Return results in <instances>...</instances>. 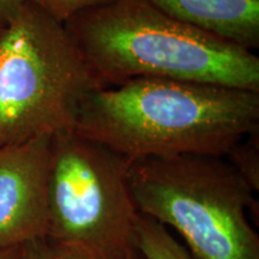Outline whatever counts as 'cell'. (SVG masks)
Returning <instances> with one entry per match:
<instances>
[{"label":"cell","instance_id":"cell-10","mask_svg":"<svg viewBox=\"0 0 259 259\" xmlns=\"http://www.w3.org/2000/svg\"><path fill=\"white\" fill-rule=\"evenodd\" d=\"M54 19L65 23L73 16L89 9L105 5L113 0H29Z\"/></svg>","mask_w":259,"mask_h":259},{"label":"cell","instance_id":"cell-13","mask_svg":"<svg viewBox=\"0 0 259 259\" xmlns=\"http://www.w3.org/2000/svg\"><path fill=\"white\" fill-rule=\"evenodd\" d=\"M23 248L24 246H22V247L11 248V250L2 251L0 252V259H19L22 253H23Z\"/></svg>","mask_w":259,"mask_h":259},{"label":"cell","instance_id":"cell-4","mask_svg":"<svg viewBox=\"0 0 259 259\" xmlns=\"http://www.w3.org/2000/svg\"><path fill=\"white\" fill-rule=\"evenodd\" d=\"M100 89L64 23L29 0L0 29V147L74 130Z\"/></svg>","mask_w":259,"mask_h":259},{"label":"cell","instance_id":"cell-9","mask_svg":"<svg viewBox=\"0 0 259 259\" xmlns=\"http://www.w3.org/2000/svg\"><path fill=\"white\" fill-rule=\"evenodd\" d=\"M245 178L254 192L259 190V127L246 135L225 156Z\"/></svg>","mask_w":259,"mask_h":259},{"label":"cell","instance_id":"cell-3","mask_svg":"<svg viewBox=\"0 0 259 259\" xmlns=\"http://www.w3.org/2000/svg\"><path fill=\"white\" fill-rule=\"evenodd\" d=\"M138 212L179 233L198 259H259L254 191L225 156L181 155L128 163Z\"/></svg>","mask_w":259,"mask_h":259},{"label":"cell","instance_id":"cell-12","mask_svg":"<svg viewBox=\"0 0 259 259\" xmlns=\"http://www.w3.org/2000/svg\"><path fill=\"white\" fill-rule=\"evenodd\" d=\"M25 2L28 0H0V28L8 23Z\"/></svg>","mask_w":259,"mask_h":259},{"label":"cell","instance_id":"cell-14","mask_svg":"<svg viewBox=\"0 0 259 259\" xmlns=\"http://www.w3.org/2000/svg\"><path fill=\"white\" fill-rule=\"evenodd\" d=\"M128 259H144L143 257H142V255L141 254H139V252L138 251H136L135 252V253L134 254H132L131 255V257H130Z\"/></svg>","mask_w":259,"mask_h":259},{"label":"cell","instance_id":"cell-5","mask_svg":"<svg viewBox=\"0 0 259 259\" xmlns=\"http://www.w3.org/2000/svg\"><path fill=\"white\" fill-rule=\"evenodd\" d=\"M130 160L74 130L52 136L48 240L97 259H128L136 248Z\"/></svg>","mask_w":259,"mask_h":259},{"label":"cell","instance_id":"cell-7","mask_svg":"<svg viewBox=\"0 0 259 259\" xmlns=\"http://www.w3.org/2000/svg\"><path fill=\"white\" fill-rule=\"evenodd\" d=\"M164 15L245 50L259 47V0H144Z\"/></svg>","mask_w":259,"mask_h":259},{"label":"cell","instance_id":"cell-1","mask_svg":"<svg viewBox=\"0 0 259 259\" xmlns=\"http://www.w3.org/2000/svg\"><path fill=\"white\" fill-rule=\"evenodd\" d=\"M259 127V93L162 78L131 79L87 97L77 131L127 160L226 156Z\"/></svg>","mask_w":259,"mask_h":259},{"label":"cell","instance_id":"cell-8","mask_svg":"<svg viewBox=\"0 0 259 259\" xmlns=\"http://www.w3.org/2000/svg\"><path fill=\"white\" fill-rule=\"evenodd\" d=\"M136 248L144 259H198L167 227L142 213L136 223Z\"/></svg>","mask_w":259,"mask_h":259},{"label":"cell","instance_id":"cell-11","mask_svg":"<svg viewBox=\"0 0 259 259\" xmlns=\"http://www.w3.org/2000/svg\"><path fill=\"white\" fill-rule=\"evenodd\" d=\"M19 259H97L76 248L53 242L48 239L25 245Z\"/></svg>","mask_w":259,"mask_h":259},{"label":"cell","instance_id":"cell-2","mask_svg":"<svg viewBox=\"0 0 259 259\" xmlns=\"http://www.w3.org/2000/svg\"><path fill=\"white\" fill-rule=\"evenodd\" d=\"M103 88L162 78L259 93V58L164 15L144 0H113L64 23Z\"/></svg>","mask_w":259,"mask_h":259},{"label":"cell","instance_id":"cell-15","mask_svg":"<svg viewBox=\"0 0 259 259\" xmlns=\"http://www.w3.org/2000/svg\"><path fill=\"white\" fill-rule=\"evenodd\" d=\"M0 29H2V28H0Z\"/></svg>","mask_w":259,"mask_h":259},{"label":"cell","instance_id":"cell-6","mask_svg":"<svg viewBox=\"0 0 259 259\" xmlns=\"http://www.w3.org/2000/svg\"><path fill=\"white\" fill-rule=\"evenodd\" d=\"M51 141L0 147V252L47 238Z\"/></svg>","mask_w":259,"mask_h":259}]
</instances>
